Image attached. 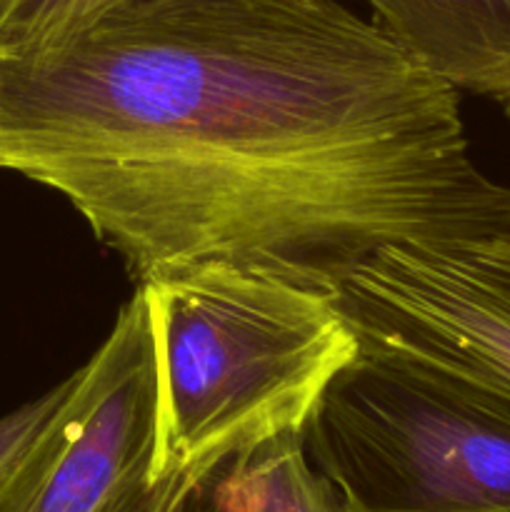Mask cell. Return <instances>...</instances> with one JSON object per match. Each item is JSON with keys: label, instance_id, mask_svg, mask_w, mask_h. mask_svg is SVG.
Here are the masks:
<instances>
[{"label": "cell", "instance_id": "1", "mask_svg": "<svg viewBox=\"0 0 510 512\" xmlns=\"http://www.w3.org/2000/svg\"><path fill=\"white\" fill-rule=\"evenodd\" d=\"M0 170L135 285L228 263L333 298L388 245L510 235L460 90L338 0H133L0 58Z\"/></svg>", "mask_w": 510, "mask_h": 512}, {"label": "cell", "instance_id": "2", "mask_svg": "<svg viewBox=\"0 0 510 512\" xmlns=\"http://www.w3.org/2000/svg\"><path fill=\"white\" fill-rule=\"evenodd\" d=\"M138 288L153 370L148 478L220 468L263 440L303 430L360 350L330 295L263 270L205 263Z\"/></svg>", "mask_w": 510, "mask_h": 512}, {"label": "cell", "instance_id": "3", "mask_svg": "<svg viewBox=\"0 0 510 512\" xmlns=\"http://www.w3.org/2000/svg\"><path fill=\"white\" fill-rule=\"evenodd\" d=\"M348 512H510V395L358 350L303 428Z\"/></svg>", "mask_w": 510, "mask_h": 512}, {"label": "cell", "instance_id": "4", "mask_svg": "<svg viewBox=\"0 0 510 512\" xmlns=\"http://www.w3.org/2000/svg\"><path fill=\"white\" fill-rule=\"evenodd\" d=\"M333 305L360 350L510 395V235L388 245L335 290Z\"/></svg>", "mask_w": 510, "mask_h": 512}, {"label": "cell", "instance_id": "5", "mask_svg": "<svg viewBox=\"0 0 510 512\" xmlns=\"http://www.w3.org/2000/svg\"><path fill=\"white\" fill-rule=\"evenodd\" d=\"M153 450V370L140 288L68 403L0 488V512H98Z\"/></svg>", "mask_w": 510, "mask_h": 512}, {"label": "cell", "instance_id": "6", "mask_svg": "<svg viewBox=\"0 0 510 512\" xmlns=\"http://www.w3.org/2000/svg\"><path fill=\"white\" fill-rule=\"evenodd\" d=\"M375 20L453 88L510 120V0H365Z\"/></svg>", "mask_w": 510, "mask_h": 512}, {"label": "cell", "instance_id": "7", "mask_svg": "<svg viewBox=\"0 0 510 512\" xmlns=\"http://www.w3.org/2000/svg\"><path fill=\"white\" fill-rule=\"evenodd\" d=\"M228 483L240 512H348L340 490L308 458L303 430L235 455Z\"/></svg>", "mask_w": 510, "mask_h": 512}, {"label": "cell", "instance_id": "8", "mask_svg": "<svg viewBox=\"0 0 510 512\" xmlns=\"http://www.w3.org/2000/svg\"><path fill=\"white\" fill-rule=\"evenodd\" d=\"M133 0H0V58L45 53Z\"/></svg>", "mask_w": 510, "mask_h": 512}, {"label": "cell", "instance_id": "9", "mask_svg": "<svg viewBox=\"0 0 510 512\" xmlns=\"http://www.w3.org/2000/svg\"><path fill=\"white\" fill-rule=\"evenodd\" d=\"M228 465H188L160 478L135 470L98 512H240L228 483Z\"/></svg>", "mask_w": 510, "mask_h": 512}, {"label": "cell", "instance_id": "10", "mask_svg": "<svg viewBox=\"0 0 510 512\" xmlns=\"http://www.w3.org/2000/svg\"><path fill=\"white\" fill-rule=\"evenodd\" d=\"M73 385L75 373L68 375L55 388H50L45 395L0 418V488L15 473V468L23 463L25 455L35 448V443L43 438L53 420L58 418L63 405L68 403L70 393H73Z\"/></svg>", "mask_w": 510, "mask_h": 512}]
</instances>
